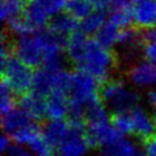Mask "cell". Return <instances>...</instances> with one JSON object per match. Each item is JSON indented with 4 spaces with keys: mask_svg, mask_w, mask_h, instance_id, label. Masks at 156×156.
Returning <instances> with one entry per match:
<instances>
[{
    "mask_svg": "<svg viewBox=\"0 0 156 156\" xmlns=\"http://www.w3.org/2000/svg\"><path fill=\"white\" fill-rule=\"evenodd\" d=\"M34 73L15 55L1 61V80L7 82L17 98L32 91Z\"/></svg>",
    "mask_w": 156,
    "mask_h": 156,
    "instance_id": "obj_1",
    "label": "cell"
},
{
    "mask_svg": "<svg viewBox=\"0 0 156 156\" xmlns=\"http://www.w3.org/2000/svg\"><path fill=\"white\" fill-rule=\"evenodd\" d=\"M14 51L15 56H17L34 72L44 66V51L39 34L20 37L18 39L15 38Z\"/></svg>",
    "mask_w": 156,
    "mask_h": 156,
    "instance_id": "obj_2",
    "label": "cell"
},
{
    "mask_svg": "<svg viewBox=\"0 0 156 156\" xmlns=\"http://www.w3.org/2000/svg\"><path fill=\"white\" fill-rule=\"evenodd\" d=\"M98 86H99L98 81L95 80L92 76L74 69L73 88H72L69 98L86 106L98 97V92H97Z\"/></svg>",
    "mask_w": 156,
    "mask_h": 156,
    "instance_id": "obj_3",
    "label": "cell"
},
{
    "mask_svg": "<svg viewBox=\"0 0 156 156\" xmlns=\"http://www.w3.org/2000/svg\"><path fill=\"white\" fill-rule=\"evenodd\" d=\"M133 26L140 31L156 26V0H132Z\"/></svg>",
    "mask_w": 156,
    "mask_h": 156,
    "instance_id": "obj_4",
    "label": "cell"
},
{
    "mask_svg": "<svg viewBox=\"0 0 156 156\" xmlns=\"http://www.w3.org/2000/svg\"><path fill=\"white\" fill-rule=\"evenodd\" d=\"M91 37L86 34L78 30L69 37V42L66 47L65 56L69 63H71L75 69L79 66L83 61L86 59L88 50V44L90 41Z\"/></svg>",
    "mask_w": 156,
    "mask_h": 156,
    "instance_id": "obj_5",
    "label": "cell"
},
{
    "mask_svg": "<svg viewBox=\"0 0 156 156\" xmlns=\"http://www.w3.org/2000/svg\"><path fill=\"white\" fill-rule=\"evenodd\" d=\"M18 105L23 111L29 113L35 122L44 123V116H47V98L32 90L25 95L18 97Z\"/></svg>",
    "mask_w": 156,
    "mask_h": 156,
    "instance_id": "obj_6",
    "label": "cell"
},
{
    "mask_svg": "<svg viewBox=\"0 0 156 156\" xmlns=\"http://www.w3.org/2000/svg\"><path fill=\"white\" fill-rule=\"evenodd\" d=\"M86 131L75 130L69 126L67 137L57 147L58 154L61 156H82L88 149V145L84 139Z\"/></svg>",
    "mask_w": 156,
    "mask_h": 156,
    "instance_id": "obj_7",
    "label": "cell"
},
{
    "mask_svg": "<svg viewBox=\"0 0 156 156\" xmlns=\"http://www.w3.org/2000/svg\"><path fill=\"white\" fill-rule=\"evenodd\" d=\"M128 79L134 84L146 87L156 83V64L149 62H138L124 72Z\"/></svg>",
    "mask_w": 156,
    "mask_h": 156,
    "instance_id": "obj_8",
    "label": "cell"
},
{
    "mask_svg": "<svg viewBox=\"0 0 156 156\" xmlns=\"http://www.w3.org/2000/svg\"><path fill=\"white\" fill-rule=\"evenodd\" d=\"M109 22L119 29L133 25L132 0H115L109 7Z\"/></svg>",
    "mask_w": 156,
    "mask_h": 156,
    "instance_id": "obj_9",
    "label": "cell"
},
{
    "mask_svg": "<svg viewBox=\"0 0 156 156\" xmlns=\"http://www.w3.org/2000/svg\"><path fill=\"white\" fill-rule=\"evenodd\" d=\"M46 27L51 33L69 37L72 33L76 32L78 29H80V21L75 20L65 12H61L54 17H50Z\"/></svg>",
    "mask_w": 156,
    "mask_h": 156,
    "instance_id": "obj_10",
    "label": "cell"
},
{
    "mask_svg": "<svg viewBox=\"0 0 156 156\" xmlns=\"http://www.w3.org/2000/svg\"><path fill=\"white\" fill-rule=\"evenodd\" d=\"M42 126L44 138L54 148H57L64 141L69 131V122L66 119L46 121L42 123Z\"/></svg>",
    "mask_w": 156,
    "mask_h": 156,
    "instance_id": "obj_11",
    "label": "cell"
},
{
    "mask_svg": "<svg viewBox=\"0 0 156 156\" xmlns=\"http://www.w3.org/2000/svg\"><path fill=\"white\" fill-rule=\"evenodd\" d=\"M34 120L31 117L29 113H26L23 109H14L10 113L2 115L1 126L5 132L8 134H13L16 131L21 130L25 126L34 123Z\"/></svg>",
    "mask_w": 156,
    "mask_h": 156,
    "instance_id": "obj_12",
    "label": "cell"
},
{
    "mask_svg": "<svg viewBox=\"0 0 156 156\" xmlns=\"http://www.w3.org/2000/svg\"><path fill=\"white\" fill-rule=\"evenodd\" d=\"M69 97L63 92L54 91L47 97V116L50 120H62L67 115Z\"/></svg>",
    "mask_w": 156,
    "mask_h": 156,
    "instance_id": "obj_13",
    "label": "cell"
},
{
    "mask_svg": "<svg viewBox=\"0 0 156 156\" xmlns=\"http://www.w3.org/2000/svg\"><path fill=\"white\" fill-rule=\"evenodd\" d=\"M131 117L133 120L134 124V136H137L139 139L156 133L153 119L148 116L141 108L136 107L134 109H132Z\"/></svg>",
    "mask_w": 156,
    "mask_h": 156,
    "instance_id": "obj_14",
    "label": "cell"
},
{
    "mask_svg": "<svg viewBox=\"0 0 156 156\" xmlns=\"http://www.w3.org/2000/svg\"><path fill=\"white\" fill-rule=\"evenodd\" d=\"M32 90L47 98L55 90V73H51L46 69L35 71Z\"/></svg>",
    "mask_w": 156,
    "mask_h": 156,
    "instance_id": "obj_15",
    "label": "cell"
},
{
    "mask_svg": "<svg viewBox=\"0 0 156 156\" xmlns=\"http://www.w3.org/2000/svg\"><path fill=\"white\" fill-rule=\"evenodd\" d=\"M139 100H140V97L136 91L128 90L126 88L109 104L114 109V113H128L132 112V109L137 107Z\"/></svg>",
    "mask_w": 156,
    "mask_h": 156,
    "instance_id": "obj_16",
    "label": "cell"
},
{
    "mask_svg": "<svg viewBox=\"0 0 156 156\" xmlns=\"http://www.w3.org/2000/svg\"><path fill=\"white\" fill-rule=\"evenodd\" d=\"M126 89V82L119 78H109L106 81L99 83L98 96L103 103H111L117 95Z\"/></svg>",
    "mask_w": 156,
    "mask_h": 156,
    "instance_id": "obj_17",
    "label": "cell"
},
{
    "mask_svg": "<svg viewBox=\"0 0 156 156\" xmlns=\"http://www.w3.org/2000/svg\"><path fill=\"white\" fill-rule=\"evenodd\" d=\"M119 32H120V29L108 21L96 32L92 38L97 41V44L101 46L103 48L112 49L111 47L116 42Z\"/></svg>",
    "mask_w": 156,
    "mask_h": 156,
    "instance_id": "obj_18",
    "label": "cell"
},
{
    "mask_svg": "<svg viewBox=\"0 0 156 156\" xmlns=\"http://www.w3.org/2000/svg\"><path fill=\"white\" fill-rule=\"evenodd\" d=\"M63 12L81 22L94 12V7L90 0H66Z\"/></svg>",
    "mask_w": 156,
    "mask_h": 156,
    "instance_id": "obj_19",
    "label": "cell"
},
{
    "mask_svg": "<svg viewBox=\"0 0 156 156\" xmlns=\"http://www.w3.org/2000/svg\"><path fill=\"white\" fill-rule=\"evenodd\" d=\"M106 10H94L92 13L80 22V31L86 34H95L106 23Z\"/></svg>",
    "mask_w": 156,
    "mask_h": 156,
    "instance_id": "obj_20",
    "label": "cell"
},
{
    "mask_svg": "<svg viewBox=\"0 0 156 156\" xmlns=\"http://www.w3.org/2000/svg\"><path fill=\"white\" fill-rule=\"evenodd\" d=\"M134 151L136 147L133 145L129 140L122 138L116 143L103 146L100 153L101 156H132Z\"/></svg>",
    "mask_w": 156,
    "mask_h": 156,
    "instance_id": "obj_21",
    "label": "cell"
},
{
    "mask_svg": "<svg viewBox=\"0 0 156 156\" xmlns=\"http://www.w3.org/2000/svg\"><path fill=\"white\" fill-rule=\"evenodd\" d=\"M29 5L27 0H1V17L4 21L22 14Z\"/></svg>",
    "mask_w": 156,
    "mask_h": 156,
    "instance_id": "obj_22",
    "label": "cell"
},
{
    "mask_svg": "<svg viewBox=\"0 0 156 156\" xmlns=\"http://www.w3.org/2000/svg\"><path fill=\"white\" fill-rule=\"evenodd\" d=\"M114 128L119 130L121 133H132L134 134V124L131 115L128 113H114L113 112L109 116Z\"/></svg>",
    "mask_w": 156,
    "mask_h": 156,
    "instance_id": "obj_23",
    "label": "cell"
},
{
    "mask_svg": "<svg viewBox=\"0 0 156 156\" xmlns=\"http://www.w3.org/2000/svg\"><path fill=\"white\" fill-rule=\"evenodd\" d=\"M41 130H42V124L34 122V123L23 128L21 130L16 131L10 137L14 141H16L18 144H29L35 136L41 133Z\"/></svg>",
    "mask_w": 156,
    "mask_h": 156,
    "instance_id": "obj_24",
    "label": "cell"
},
{
    "mask_svg": "<svg viewBox=\"0 0 156 156\" xmlns=\"http://www.w3.org/2000/svg\"><path fill=\"white\" fill-rule=\"evenodd\" d=\"M29 145H30L31 149L35 153V155H38V156H54L55 155L54 147L46 140V138H44V136H42V133L35 136L34 138L29 143Z\"/></svg>",
    "mask_w": 156,
    "mask_h": 156,
    "instance_id": "obj_25",
    "label": "cell"
},
{
    "mask_svg": "<svg viewBox=\"0 0 156 156\" xmlns=\"http://www.w3.org/2000/svg\"><path fill=\"white\" fill-rule=\"evenodd\" d=\"M39 5L42 9L46 10V13L50 16L52 14H58L63 12V9L66 5V0H32Z\"/></svg>",
    "mask_w": 156,
    "mask_h": 156,
    "instance_id": "obj_26",
    "label": "cell"
},
{
    "mask_svg": "<svg viewBox=\"0 0 156 156\" xmlns=\"http://www.w3.org/2000/svg\"><path fill=\"white\" fill-rule=\"evenodd\" d=\"M140 143L145 149L146 156H156V133L140 138Z\"/></svg>",
    "mask_w": 156,
    "mask_h": 156,
    "instance_id": "obj_27",
    "label": "cell"
},
{
    "mask_svg": "<svg viewBox=\"0 0 156 156\" xmlns=\"http://www.w3.org/2000/svg\"><path fill=\"white\" fill-rule=\"evenodd\" d=\"M143 58L146 62L156 64V41L144 44Z\"/></svg>",
    "mask_w": 156,
    "mask_h": 156,
    "instance_id": "obj_28",
    "label": "cell"
},
{
    "mask_svg": "<svg viewBox=\"0 0 156 156\" xmlns=\"http://www.w3.org/2000/svg\"><path fill=\"white\" fill-rule=\"evenodd\" d=\"M115 0H90L94 10H106L113 5Z\"/></svg>",
    "mask_w": 156,
    "mask_h": 156,
    "instance_id": "obj_29",
    "label": "cell"
},
{
    "mask_svg": "<svg viewBox=\"0 0 156 156\" xmlns=\"http://www.w3.org/2000/svg\"><path fill=\"white\" fill-rule=\"evenodd\" d=\"M8 154L9 156H32L27 151H25L24 148L20 147V146L8 147Z\"/></svg>",
    "mask_w": 156,
    "mask_h": 156,
    "instance_id": "obj_30",
    "label": "cell"
},
{
    "mask_svg": "<svg viewBox=\"0 0 156 156\" xmlns=\"http://www.w3.org/2000/svg\"><path fill=\"white\" fill-rule=\"evenodd\" d=\"M148 100L153 107L156 109V90H151L148 92Z\"/></svg>",
    "mask_w": 156,
    "mask_h": 156,
    "instance_id": "obj_31",
    "label": "cell"
},
{
    "mask_svg": "<svg viewBox=\"0 0 156 156\" xmlns=\"http://www.w3.org/2000/svg\"><path fill=\"white\" fill-rule=\"evenodd\" d=\"M9 143H10V138L7 137L6 134H4V136L1 137V151H2V152L9 146Z\"/></svg>",
    "mask_w": 156,
    "mask_h": 156,
    "instance_id": "obj_32",
    "label": "cell"
},
{
    "mask_svg": "<svg viewBox=\"0 0 156 156\" xmlns=\"http://www.w3.org/2000/svg\"><path fill=\"white\" fill-rule=\"evenodd\" d=\"M132 156H146V153L143 152L140 148H136V151H134L133 155Z\"/></svg>",
    "mask_w": 156,
    "mask_h": 156,
    "instance_id": "obj_33",
    "label": "cell"
},
{
    "mask_svg": "<svg viewBox=\"0 0 156 156\" xmlns=\"http://www.w3.org/2000/svg\"><path fill=\"white\" fill-rule=\"evenodd\" d=\"M152 119H153V122H154V126H155V129H156V114L155 115H153Z\"/></svg>",
    "mask_w": 156,
    "mask_h": 156,
    "instance_id": "obj_34",
    "label": "cell"
}]
</instances>
